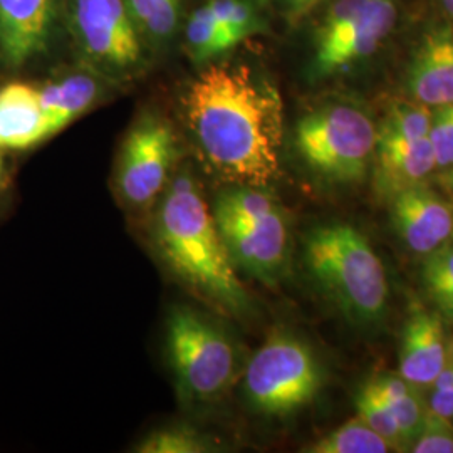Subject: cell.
Instances as JSON below:
<instances>
[{
  "label": "cell",
  "mask_w": 453,
  "mask_h": 453,
  "mask_svg": "<svg viewBox=\"0 0 453 453\" xmlns=\"http://www.w3.org/2000/svg\"><path fill=\"white\" fill-rule=\"evenodd\" d=\"M183 108L198 150L217 175L260 188L279 177L282 99L249 65H209L187 88Z\"/></svg>",
  "instance_id": "6da1fadb"
},
{
  "label": "cell",
  "mask_w": 453,
  "mask_h": 453,
  "mask_svg": "<svg viewBox=\"0 0 453 453\" xmlns=\"http://www.w3.org/2000/svg\"><path fill=\"white\" fill-rule=\"evenodd\" d=\"M155 235L163 259L195 291L228 311L247 309L249 296L213 211L188 173L177 175L163 194Z\"/></svg>",
  "instance_id": "7a4b0ae2"
},
{
  "label": "cell",
  "mask_w": 453,
  "mask_h": 453,
  "mask_svg": "<svg viewBox=\"0 0 453 453\" xmlns=\"http://www.w3.org/2000/svg\"><path fill=\"white\" fill-rule=\"evenodd\" d=\"M309 273L353 321H378L388 303V279L368 239L348 224L323 226L306 241Z\"/></svg>",
  "instance_id": "3957f363"
},
{
  "label": "cell",
  "mask_w": 453,
  "mask_h": 453,
  "mask_svg": "<svg viewBox=\"0 0 453 453\" xmlns=\"http://www.w3.org/2000/svg\"><path fill=\"white\" fill-rule=\"evenodd\" d=\"M166 351L180 395L209 403L232 387L237 349L222 327L190 308L172 311L166 321Z\"/></svg>",
  "instance_id": "277c9868"
},
{
  "label": "cell",
  "mask_w": 453,
  "mask_h": 453,
  "mask_svg": "<svg viewBox=\"0 0 453 453\" xmlns=\"http://www.w3.org/2000/svg\"><path fill=\"white\" fill-rule=\"evenodd\" d=\"M324 372L312 348L289 333H275L249 361L243 391L265 415H291L323 388Z\"/></svg>",
  "instance_id": "5b68a950"
},
{
  "label": "cell",
  "mask_w": 453,
  "mask_h": 453,
  "mask_svg": "<svg viewBox=\"0 0 453 453\" xmlns=\"http://www.w3.org/2000/svg\"><path fill=\"white\" fill-rule=\"evenodd\" d=\"M296 146L309 166L327 180L365 179L376 148V128L361 110L333 104L299 119Z\"/></svg>",
  "instance_id": "8992f818"
},
{
  "label": "cell",
  "mask_w": 453,
  "mask_h": 453,
  "mask_svg": "<svg viewBox=\"0 0 453 453\" xmlns=\"http://www.w3.org/2000/svg\"><path fill=\"white\" fill-rule=\"evenodd\" d=\"M65 5L74 41L93 65L114 73L142 65V35L127 0H65Z\"/></svg>",
  "instance_id": "52a82bcc"
},
{
  "label": "cell",
  "mask_w": 453,
  "mask_h": 453,
  "mask_svg": "<svg viewBox=\"0 0 453 453\" xmlns=\"http://www.w3.org/2000/svg\"><path fill=\"white\" fill-rule=\"evenodd\" d=\"M175 134L157 116H143L131 128L119 157L118 190L131 207H148L163 194L175 162Z\"/></svg>",
  "instance_id": "ba28073f"
},
{
  "label": "cell",
  "mask_w": 453,
  "mask_h": 453,
  "mask_svg": "<svg viewBox=\"0 0 453 453\" xmlns=\"http://www.w3.org/2000/svg\"><path fill=\"white\" fill-rule=\"evenodd\" d=\"M58 12L59 0H0V61L17 69L42 56Z\"/></svg>",
  "instance_id": "9c48e42d"
},
{
  "label": "cell",
  "mask_w": 453,
  "mask_h": 453,
  "mask_svg": "<svg viewBox=\"0 0 453 453\" xmlns=\"http://www.w3.org/2000/svg\"><path fill=\"white\" fill-rule=\"evenodd\" d=\"M234 264L271 280L288 260L289 228L280 209L242 224H217Z\"/></svg>",
  "instance_id": "30bf717a"
},
{
  "label": "cell",
  "mask_w": 453,
  "mask_h": 453,
  "mask_svg": "<svg viewBox=\"0 0 453 453\" xmlns=\"http://www.w3.org/2000/svg\"><path fill=\"white\" fill-rule=\"evenodd\" d=\"M391 217L406 245L430 254L453 235V213L445 200L423 183L391 198Z\"/></svg>",
  "instance_id": "8fae6325"
},
{
  "label": "cell",
  "mask_w": 453,
  "mask_h": 453,
  "mask_svg": "<svg viewBox=\"0 0 453 453\" xmlns=\"http://www.w3.org/2000/svg\"><path fill=\"white\" fill-rule=\"evenodd\" d=\"M393 0H368L355 22L329 46L316 50V69L321 74L372 56L395 26Z\"/></svg>",
  "instance_id": "7c38bea8"
},
{
  "label": "cell",
  "mask_w": 453,
  "mask_h": 453,
  "mask_svg": "<svg viewBox=\"0 0 453 453\" xmlns=\"http://www.w3.org/2000/svg\"><path fill=\"white\" fill-rule=\"evenodd\" d=\"M374 183L389 200L411 187L421 185L437 168L430 138L395 140L376 134Z\"/></svg>",
  "instance_id": "4fadbf2b"
},
{
  "label": "cell",
  "mask_w": 453,
  "mask_h": 453,
  "mask_svg": "<svg viewBox=\"0 0 453 453\" xmlns=\"http://www.w3.org/2000/svg\"><path fill=\"white\" fill-rule=\"evenodd\" d=\"M438 314L415 311L403 327L400 374L413 387H430L449 361V342Z\"/></svg>",
  "instance_id": "5bb4252c"
},
{
  "label": "cell",
  "mask_w": 453,
  "mask_h": 453,
  "mask_svg": "<svg viewBox=\"0 0 453 453\" xmlns=\"http://www.w3.org/2000/svg\"><path fill=\"white\" fill-rule=\"evenodd\" d=\"M50 138L39 89L26 82L0 88V151H24Z\"/></svg>",
  "instance_id": "9a60e30c"
},
{
  "label": "cell",
  "mask_w": 453,
  "mask_h": 453,
  "mask_svg": "<svg viewBox=\"0 0 453 453\" xmlns=\"http://www.w3.org/2000/svg\"><path fill=\"white\" fill-rule=\"evenodd\" d=\"M411 96L425 106L453 103V34L432 31L415 52L408 73Z\"/></svg>",
  "instance_id": "2e32d148"
},
{
  "label": "cell",
  "mask_w": 453,
  "mask_h": 453,
  "mask_svg": "<svg viewBox=\"0 0 453 453\" xmlns=\"http://www.w3.org/2000/svg\"><path fill=\"white\" fill-rule=\"evenodd\" d=\"M39 96L50 136H54L95 104L99 88L95 78L88 74H73L63 81L44 86L39 89Z\"/></svg>",
  "instance_id": "e0dca14e"
},
{
  "label": "cell",
  "mask_w": 453,
  "mask_h": 453,
  "mask_svg": "<svg viewBox=\"0 0 453 453\" xmlns=\"http://www.w3.org/2000/svg\"><path fill=\"white\" fill-rule=\"evenodd\" d=\"M370 385L393 413L405 447H411L420 435L426 413V405L423 403L415 387L410 385L405 378L395 374L374 376Z\"/></svg>",
  "instance_id": "ac0fdd59"
},
{
  "label": "cell",
  "mask_w": 453,
  "mask_h": 453,
  "mask_svg": "<svg viewBox=\"0 0 453 453\" xmlns=\"http://www.w3.org/2000/svg\"><path fill=\"white\" fill-rule=\"evenodd\" d=\"M279 211L274 198L260 190V187L243 185L220 195L213 207L217 224H242L262 219Z\"/></svg>",
  "instance_id": "d6986e66"
},
{
  "label": "cell",
  "mask_w": 453,
  "mask_h": 453,
  "mask_svg": "<svg viewBox=\"0 0 453 453\" xmlns=\"http://www.w3.org/2000/svg\"><path fill=\"white\" fill-rule=\"evenodd\" d=\"M391 447L359 417L346 421L309 447L311 453H385Z\"/></svg>",
  "instance_id": "ffe728a7"
},
{
  "label": "cell",
  "mask_w": 453,
  "mask_h": 453,
  "mask_svg": "<svg viewBox=\"0 0 453 453\" xmlns=\"http://www.w3.org/2000/svg\"><path fill=\"white\" fill-rule=\"evenodd\" d=\"M234 46V41L213 17L207 4L198 7L188 19L187 48L195 61H207Z\"/></svg>",
  "instance_id": "44dd1931"
},
{
  "label": "cell",
  "mask_w": 453,
  "mask_h": 453,
  "mask_svg": "<svg viewBox=\"0 0 453 453\" xmlns=\"http://www.w3.org/2000/svg\"><path fill=\"white\" fill-rule=\"evenodd\" d=\"M140 33L150 39L166 41L179 26L181 0H127Z\"/></svg>",
  "instance_id": "7402d4cb"
},
{
  "label": "cell",
  "mask_w": 453,
  "mask_h": 453,
  "mask_svg": "<svg viewBox=\"0 0 453 453\" xmlns=\"http://www.w3.org/2000/svg\"><path fill=\"white\" fill-rule=\"evenodd\" d=\"M423 279L440 311L453 319V245L443 243L426 254Z\"/></svg>",
  "instance_id": "603a6c76"
},
{
  "label": "cell",
  "mask_w": 453,
  "mask_h": 453,
  "mask_svg": "<svg viewBox=\"0 0 453 453\" xmlns=\"http://www.w3.org/2000/svg\"><path fill=\"white\" fill-rule=\"evenodd\" d=\"M434 114L421 103H398L389 110L388 116L376 130L378 136L395 140L426 138L432 128Z\"/></svg>",
  "instance_id": "cb8c5ba5"
},
{
  "label": "cell",
  "mask_w": 453,
  "mask_h": 453,
  "mask_svg": "<svg viewBox=\"0 0 453 453\" xmlns=\"http://www.w3.org/2000/svg\"><path fill=\"white\" fill-rule=\"evenodd\" d=\"M357 417L381 438L388 441L391 450H406L400 428L383 398L366 383L357 396Z\"/></svg>",
  "instance_id": "d4e9b609"
},
{
  "label": "cell",
  "mask_w": 453,
  "mask_h": 453,
  "mask_svg": "<svg viewBox=\"0 0 453 453\" xmlns=\"http://www.w3.org/2000/svg\"><path fill=\"white\" fill-rule=\"evenodd\" d=\"M136 450L142 453H202L211 452V443L192 428L168 426L150 434Z\"/></svg>",
  "instance_id": "484cf974"
},
{
  "label": "cell",
  "mask_w": 453,
  "mask_h": 453,
  "mask_svg": "<svg viewBox=\"0 0 453 453\" xmlns=\"http://www.w3.org/2000/svg\"><path fill=\"white\" fill-rule=\"evenodd\" d=\"M207 7L234 44H239L259 29L256 11L247 0H211Z\"/></svg>",
  "instance_id": "4316f807"
},
{
  "label": "cell",
  "mask_w": 453,
  "mask_h": 453,
  "mask_svg": "<svg viewBox=\"0 0 453 453\" xmlns=\"http://www.w3.org/2000/svg\"><path fill=\"white\" fill-rule=\"evenodd\" d=\"M366 2L368 0H336L329 7L318 33V49L326 48L338 39L355 22Z\"/></svg>",
  "instance_id": "83f0119b"
},
{
  "label": "cell",
  "mask_w": 453,
  "mask_h": 453,
  "mask_svg": "<svg viewBox=\"0 0 453 453\" xmlns=\"http://www.w3.org/2000/svg\"><path fill=\"white\" fill-rule=\"evenodd\" d=\"M415 453H453V425L426 410L420 435L411 445Z\"/></svg>",
  "instance_id": "f1b7e54d"
},
{
  "label": "cell",
  "mask_w": 453,
  "mask_h": 453,
  "mask_svg": "<svg viewBox=\"0 0 453 453\" xmlns=\"http://www.w3.org/2000/svg\"><path fill=\"white\" fill-rule=\"evenodd\" d=\"M428 138L435 151L438 168H449L453 165V103L440 106L434 114Z\"/></svg>",
  "instance_id": "f546056e"
},
{
  "label": "cell",
  "mask_w": 453,
  "mask_h": 453,
  "mask_svg": "<svg viewBox=\"0 0 453 453\" xmlns=\"http://www.w3.org/2000/svg\"><path fill=\"white\" fill-rule=\"evenodd\" d=\"M430 387L432 393L426 410L453 425V363L450 357Z\"/></svg>",
  "instance_id": "4dcf8cb0"
},
{
  "label": "cell",
  "mask_w": 453,
  "mask_h": 453,
  "mask_svg": "<svg viewBox=\"0 0 453 453\" xmlns=\"http://www.w3.org/2000/svg\"><path fill=\"white\" fill-rule=\"evenodd\" d=\"M319 0H286V4L291 7L294 12H304L309 7H312L314 4H318Z\"/></svg>",
  "instance_id": "1f68e13d"
},
{
  "label": "cell",
  "mask_w": 453,
  "mask_h": 453,
  "mask_svg": "<svg viewBox=\"0 0 453 453\" xmlns=\"http://www.w3.org/2000/svg\"><path fill=\"white\" fill-rule=\"evenodd\" d=\"M2 187H4V157L0 151V192H2Z\"/></svg>",
  "instance_id": "d6a6232c"
},
{
  "label": "cell",
  "mask_w": 453,
  "mask_h": 453,
  "mask_svg": "<svg viewBox=\"0 0 453 453\" xmlns=\"http://www.w3.org/2000/svg\"><path fill=\"white\" fill-rule=\"evenodd\" d=\"M441 2H443L445 9L449 11V14L453 17V0H441Z\"/></svg>",
  "instance_id": "836d02e7"
},
{
  "label": "cell",
  "mask_w": 453,
  "mask_h": 453,
  "mask_svg": "<svg viewBox=\"0 0 453 453\" xmlns=\"http://www.w3.org/2000/svg\"><path fill=\"white\" fill-rule=\"evenodd\" d=\"M449 357H450V361L453 363V341L449 342Z\"/></svg>",
  "instance_id": "e575fe53"
}]
</instances>
